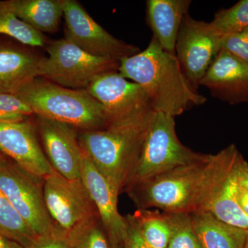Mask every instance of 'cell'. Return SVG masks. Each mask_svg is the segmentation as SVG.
Instances as JSON below:
<instances>
[{
	"mask_svg": "<svg viewBox=\"0 0 248 248\" xmlns=\"http://www.w3.org/2000/svg\"><path fill=\"white\" fill-rule=\"evenodd\" d=\"M220 50L231 54L248 63V28L222 36Z\"/></svg>",
	"mask_w": 248,
	"mask_h": 248,
	"instance_id": "obj_28",
	"label": "cell"
},
{
	"mask_svg": "<svg viewBox=\"0 0 248 248\" xmlns=\"http://www.w3.org/2000/svg\"><path fill=\"white\" fill-rule=\"evenodd\" d=\"M190 0H148L147 19L153 36L161 48L175 55V45L181 24L188 14Z\"/></svg>",
	"mask_w": 248,
	"mask_h": 248,
	"instance_id": "obj_18",
	"label": "cell"
},
{
	"mask_svg": "<svg viewBox=\"0 0 248 248\" xmlns=\"http://www.w3.org/2000/svg\"><path fill=\"white\" fill-rule=\"evenodd\" d=\"M63 17L65 40L93 56L120 61L141 51L109 33L76 0H64Z\"/></svg>",
	"mask_w": 248,
	"mask_h": 248,
	"instance_id": "obj_10",
	"label": "cell"
},
{
	"mask_svg": "<svg viewBox=\"0 0 248 248\" xmlns=\"http://www.w3.org/2000/svg\"><path fill=\"white\" fill-rule=\"evenodd\" d=\"M11 248H25L23 247V246H21V245L17 244L16 242H13L12 246H11Z\"/></svg>",
	"mask_w": 248,
	"mask_h": 248,
	"instance_id": "obj_34",
	"label": "cell"
},
{
	"mask_svg": "<svg viewBox=\"0 0 248 248\" xmlns=\"http://www.w3.org/2000/svg\"><path fill=\"white\" fill-rule=\"evenodd\" d=\"M33 115L30 107L16 94L0 93V122H18Z\"/></svg>",
	"mask_w": 248,
	"mask_h": 248,
	"instance_id": "obj_27",
	"label": "cell"
},
{
	"mask_svg": "<svg viewBox=\"0 0 248 248\" xmlns=\"http://www.w3.org/2000/svg\"><path fill=\"white\" fill-rule=\"evenodd\" d=\"M118 73L144 90L156 112L176 117L206 102L186 78L175 55L154 37L144 50L120 60Z\"/></svg>",
	"mask_w": 248,
	"mask_h": 248,
	"instance_id": "obj_2",
	"label": "cell"
},
{
	"mask_svg": "<svg viewBox=\"0 0 248 248\" xmlns=\"http://www.w3.org/2000/svg\"><path fill=\"white\" fill-rule=\"evenodd\" d=\"M86 91L102 104L108 125L153 109L144 90L123 78L118 71L97 76Z\"/></svg>",
	"mask_w": 248,
	"mask_h": 248,
	"instance_id": "obj_11",
	"label": "cell"
},
{
	"mask_svg": "<svg viewBox=\"0 0 248 248\" xmlns=\"http://www.w3.org/2000/svg\"><path fill=\"white\" fill-rule=\"evenodd\" d=\"M210 24L221 37L248 29V0H241L229 9L219 10Z\"/></svg>",
	"mask_w": 248,
	"mask_h": 248,
	"instance_id": "obj_24",
	"label": "cell"
},
{
	"mask_svg": "<svg viewBox=\"0 0 248 248\" xmlns=\"http://www.w3.org/2000/svg\"><path fill=\"white\" fill-rule=\"evenodd\" d=\"M0 234L29 248L38 236L0 190Z\"/></svg>",
	"mask_w": 248,
	"mask_h": 248,
	"instance_id": "obj_22",
	"label": "cell"
},
{
	"mask_svg": "<svg viewBox=\"0 0 248 248\" xmlns=\"http://www.w3.org/2000/svg\"><path fill=\"white\" fill-rule=\"evenodd\" d=\"M0 35L7 36L29 47L46 48L48 43L43 33L18 18L6 1H0Z\"/></svg>",
	"mask_w": 248,
	"mask_h": 248,
	"instance_id": "obj_23",
	"label": "cell"
},
{
	"mask_svg": "<svg viewBox=\"0 0 248 248\" xmlns=\"http://www.w3.org/2000/svg\"><path fill=\"white\" fill-rule=\"evenodd\" d=\"M119 248H125V246H122V247H120Z\"/></svg>",
	"mask_w": 248,
	"mask_h": 248,
	"instance_id": "obj_36",
	"label": "cell"
},
{
	"mask_svg": "<svg viewBox=\"0 0 248 248\" xmlns=\"http://www.w3.org/2000/svg\"><path fill=\"white\" fill-rule=\"evenodd\" d=\"M155 112L145 111L106 128L78 135L81 149L119 193L125 190Z\"/></svg>",
	"mask_w": 248,
	"mask_h": 248,
	"instance_id": "obj_3",
	"label": "cell"
},
{
	"mask_svg": "<svg viewBox=\"0 0 248 248\" xmlns=\"http://www.w3.org/2000/svg\"><path fill=\"white\" fill-rule=\"evenodd\" d=\"M221 39L210 22L197 20L188 14L183 19L176 42L175 56L196 91L219 53Z\"/></svg>",
	"mask_w": 248,
	"mask_h": 248,
	"instance_id": "obj_9",
	"label": "cell"
},
{
	"mask_svg": "<svg viewBox=\"0 0 248 248\" xmlns=\"http://www.w3.org/2000/svg\"><path fill=\"white\" fill-rule=\"evenodd\" d=\"M169 214L172 233L167 248H204L194 228L190 214Z\"/></svg>",
	"mask_w": 248,
	"mask_h": 248,
	"instance_id": "obj_25",
	"label": "cell"
},
{
	"mask_svg": "<svg viewBox=\"0 0 248 248\" xmlns=\"http://www.w3.org/2000/svg\"><path fill=\"white\" fill-rule=\"evenodd\" d=\"M235 196L240 208L248 217V187L240 182L238 177L235 187Z\"/></svg>",
	"mask_w": 248,
	"mask_h": 248,
	"instance_id": "obj_31",
	"label": "cell"
},
{
	"mask_svg": "<svg viewBox=\"0 0 248 248\" xmlns=\"http://www.w3.org/2000/svg\"><path fill=\"white\" fill-rule=\"evenodd\" d=\"M1 155H2V153H1V152H0V156H1Z\"/></svg>",
	"mask_w": 248,
	"mask_h": 248,
	"instance_id": "obj_37",
	"label": "cell"
},
{
	"mask_svg": "<svg viewBox=\"0 0 248 248\" xmlns=\"http://www.w3.org/2000/svg\"><path fill=\"white\" fill-rule=\"evenodd\" d=\"M18 18L36 31L53 33L63 16L64 0H7Z\"/></svg>",
	"mask_w": 248,
	"mask_h": 248,
	"instance_id": "obj_20",
	"label": "cell"
},
{
	"mask_svg": "<svg viewBox=\"0 0 248 248\" xmlns=\"http://www.w3.org/2000/svg\"><path fill=\"white\" fill-rule=\"evenodd\" d=\"M38 78L75 90H86L97 76L118 71L120 61L93 56L65 39L49 42Z\"/></svg>",
	"mask_w": 248,
	"mask_h": 248,
	"instance_id": "obj_6",
	"label": "cell"
},
{
	"mask_svg": "<svg viewBox=\"0 0 248 248\" xmlns=\"http://www.w3.org/2000/svg\"><path fill=\"white\" fill-rule=\"evenodd\" d=\"M0 190L37 236L53 230L44 196V179L22 169L12 159L0 156Z\"/></svg>",
	"mask_w": 248,
	"mask_h": 248,
	"instance_id": "obj_8",
	"label": "cell"
},
{
	"mask_svg": "<svg viewBox=\"0 0 248 248\" xmlns=\"http://www.w3.org/2000/svg\"><path fill=\"white\" fill-rule=\"evenodd\" d=\"M128 226L127 236L125 239V248H151L146 244L140 231V228L133 215L125 217Z\"/></svg>",
	"mask_w": 248,
	"mask_h": 248,
	"instance_id": "obj_30",
	"label": "cell"
},
{
	"mask_svg": "<svg viewBox=\"0 0 248 248\" xmlns=\"http://www.w3.org/2000/svg\"><path fill=\"white\" fill-rule=\"evenodd\" d=\"M29 248H71L68 238L54 229L50 234L38 236Z\"/></svg>",
	"mask_w": 248,
	"mask_h": 248,
	"instance_id": "obj_29",
	"label": "cell"
},
{
	"mask_svg": "<svg viewBox=\"0 0 248 248\" xmlns=\"http://www.w3.org/2000/svg\"><path fill=\"white\" fill-rule=\"evenodd\" d=\"M83 155L81 180L97 208L111 248L122 247L125 244L128 226L126 218L120 215L117 207L120 193L98 170L84 151Z\"/></svg>",
	"mask_w": 248,
	"mask_h": 248,
	"instance_id": "obj_13",
	"label": "cell"
},
{
	"mask_svg": "<svg viewBox=\"0 0 248 248\" xmlns=\"http://www.w3.org/2000/svg\"><path fill=\"white\" fill-rule=\"evenodd\" d=\"M14 241L8 239L3 235L0 234V248H11Z\"/></svg>",
	"mask_w": 248,
	"mask_h": 248,
	"instance_id": "obj_33",
	"label": "cell"
},
{
	"mask_svg": "<svg viewBox=\"0 0 248 248\" xmlns=\"http://www.w3.org/2000/svg\"><path fill=\"white\" fill-rule=\"evenodd\" d=\"M143 239L151 248H167L172 223L168 213L138 209L134 215Z\"/></svg>",
	"mask_w": 248,
	"mask_h": 248,
	"instance_id": "obj_21",
	"label": "cell"
},
{
	"mask_svg": "<svg viewBox=\"0 0 248 248\" xmlns=\"http://www.w3.org/2000/svg\"><path fill=\"white\" fill-rule=\"evenodd\" d=\"M71 248H73L71 247Z\"/></svg>",
	"mask_w": 248,
	"mask_h": 248,
	"instance_id": "obj_38",
	"label": "cell"
},
{
	"mask_svg": "<svg viewBox=\"0 0 248 248\" xmlns=\"http://www.w3.org/2000/svg\"><path fill=\"white\" fill-rule=\"evenodd\" d=\"M36 127L54 170L70 180L81 179L84 155L77 128L40 116Z\"/></svg>",
	"mask_w": 248,
	"mask_h": 248,
	"instance_id": "obj_12",
	"label": "cell"
},
{
	"mask_svg": "<svg viewBox=\"0 0 248 248\" xmlns=\"http://www.w3.org/2000/svg\"><path fill=\"white\" fill-rule=\"evenodd\" d=\"M243 155L232 144L231 153L209 190L200 211L211 214L227 224L248 231V217L240 208L235 187Z\"/></svg>",
	"mask_w": 248,
	"mask_h": 248,
	"instance_id": "obj_15",
	"label": "cell"
},
{
	"mask_svg": "<svg viewBox=\"0 0 248 248\" xmlns=\"http://www.w3.org/2000/svg\"><path fill=\"white\" fill-rule=\"evenodd\" d=\"M44 196L54 229L68 239L100 219L81 179L70 180L54 170L44 179Z\"/></svg>",
	"mask_w": 248,
	"mask_h": 248,
	"instance_id": "obj_7",
	"label": "cell"
},
{
	"mask_svg": "<svg viewBox=\"0 0 248 248\" xmlns=\"http://www.w3.org/2000/svg\"><path fill=\"white\" fill-rule=\"evenodd\" d=\"M68 241L73 248H111L100 219L81 228Z\"/></svg>",
	"mask_w": 248,
	"mask_h": 248,
	"instance_id": "obj_26",
	"label": "cell"
},
{
	"mask_svg": "<svg viewBox=\"0 0 248 248\" xmlns=\"http://www.w3.org/2000/svg\"><path fill=\"white\" fill-rule=\"evenodd\" d=\"M0 152L32 175L45 179L53 173L29 120L0 122Z\"/></svg>",
	"mask_w": 248,
	"mask_h": 248,
	"instance_id": "obj_14",
	"label": "cell"
},
{
	"mask_svg": "<svg viewBox=\"0 0 248 248\" xmlns=\"http://www.w3.org/2000/svg\"><path fill=\"white\" fill-rule=\"evenodd\" d=\"M238 179L240 182L248 187V163L244 159V156H242L240 161Z\"/></svg>",
	"mask_w": 248,
	"mask_h": 248,
	"instance_id": "obj_32",
	"label": "cell"
},
{
	"mask_svg": "<svg viewBox=\"0 0 248 248\" xmlns=\"http://www.w3.org/2000/svg\"><path fill=\"white\" fill-rule=\"evenodd\" d=\"M244 248H248V232L247 238H246V244H245Z\"/></svg>",
	"mask_w": 248,
	"mask_h": 248,
	"instance_id": "obj_35",
	"label": "cell"
},
{
	"mask_svg": "<svg viewBox=\"0 0 248 248\" xmlns=\"http://www.w3.org/2000/svg\"><path fill=\"white\" fill-rule=\"evenodd\" d=\"M19 42L0 41V93L17 94L38 78L42 57Z\"/></svg>",
	"mask_w": 248,
	"mask_h": 248,
	"instance_id": "obj_17",
	"label": "cell"
},
{
	"mask_svg": "<svg viewBox=\"0 0 248 248\" xmlns=\"http://www.w3.org/2000/svg\"><path fill=\"white\" fill-rule=\"evenodd\" d=\"M174 118L155 112L126 187L177 166L197 161L203 156L204 154L192 151L180 141L176 133Z\"/></svg>",
	"mask_w": 248,
	"mask_h": 248,
	"instance_id": "obj_5",
	"label": "cell"
},
{
	"mask_svg": "<svg viewBox=\"0 0 248 248\" xmlns=\"http://www.w3.org/2000/svg\"><path fill=\"white\" fill-rule=\"evenodd\" d=\"M200 86L210 90L214 97L232 105L248 103V63L220 50Z\"/></svg>",
	"mask_w": 248,
	"mask_h": 248,
	"instance_id": "obj_16",
	"label": "cell"
},
{
	"mask_svg": "<svg viewBox=\"0 0 248 248\" xmlns=\"http://www.w3.org/2000/svg\"><path fill=\"white\" fill-rule=\"evenodd\" d=\"M190 216L204 248H244L248 231L227 224L205 212Z\"/></svg>",
	"mask_w": 248,
	"mask_h": 248,
	"instance_id": "obj_19",
	"label": "cell"
},
{
	"mask_svg": "<svg viewBox=\"0 0 248 248\" xmlns=\"http://www.w3.org/2000/svg\"><path fill=\"white\" fill-rule=\"evenodd\" d=\"M16 94L36 115L68 124L81 131L100 130L108 125L102 104L86 90L68 89L37 78Z\"/></svg>",
	"mask_w": 248,
	"mask_h": 248,
	"instance_id": "obj_4",
	"label": "cell"
},
{
	"mask_svg": "<svg viewBox=\"0 0 248 248\" xmlns=\"http://www.w3.org/2000/svg\"><path fill=\"white\" fill-rule=\"evenodd\" d=\"M231 151L227 146L216 155L177 166L126 191L138 209H160L165 213L191 214L201 206Z\"/></svg>",
	"mask_w": 248,
	"mask_h": 248,
	"instance_id": "obj_1",
	"label": "cell"
}]
</instances>
